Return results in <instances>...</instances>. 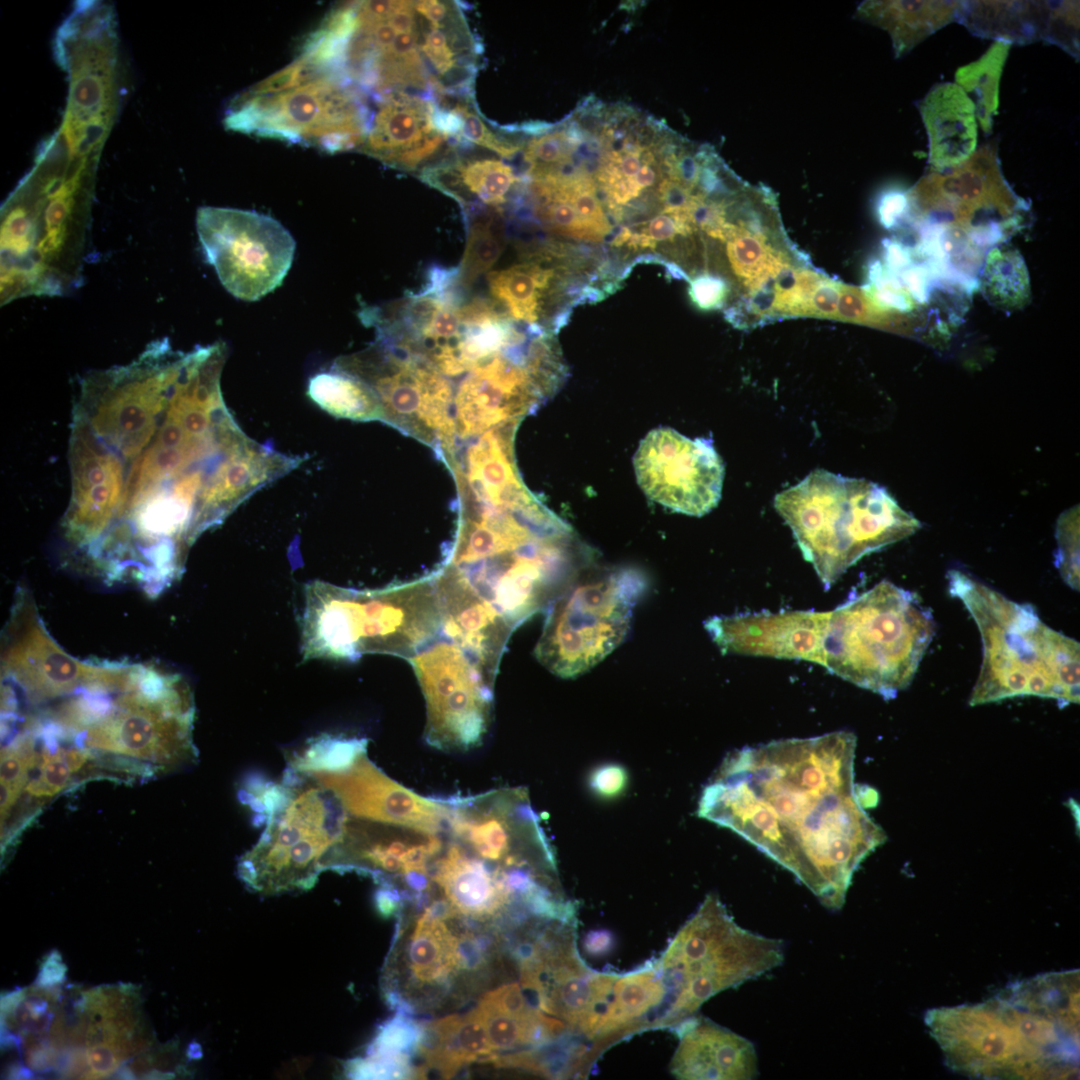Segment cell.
I'll return each mask as SVG.
<instances>
[{"instance_id":"obj_1","label":"cell","mask_w":1080,"mask_h":1080,"mask_svg":"<svg viewBox=\"0 0 1080 1080\" xmlns=\"http://www.w3.org/2000/svg\"><path fill=\"white\" fill-rule=\"evenodd\" d=\"M227 356L223 341L183 352L162 338L81 377L60 522L69 564L156 597L205 531L276 479L272 450L247 437L224 402Z\"/></svg>"},{"instance_id":"obj_2","label":"cell","mask_w":1080,"mask_h":1080,"mask_svg":"<svg viewBox=\"0 0 1080 1080\" xmlns=\"http://www.w3.org/2000/svg\"><path fill=\"white\" fill-rule=\"evenodd\" d=\"M856 736L836 731L729 753L705 785L699 817L737 833L840 909L860 864L886 840L867 812L877 792L854 781Z\"/></svg>"},{"instance_id":"obj_3","label":"cell","mask_w":1080,"mask_h":1080,"mask_svg":"<svg viewBox=\"0 0 1080 1080\" xmlns=\"http://www.w3.org/2000/svg\"><path fill=\"white\" fill-rule=\"evenodd\" d=\"M433 573L442 634L488 671L512 633L577 578L555 527L508 502L460 508L453 546Z\"/></svg>"},{"instance_id":"obj_4","label":"cell","mask_w":1080,"mask_h":1080,"mask_svg":"<svg viewBox=\"0 0 1080 1080\" xmlns=\"http://www.w3.org/2000/svg\"><path fill=\"white\" fill-rule=\"evenodd\" d=\"M42 157L1 209V305L65 296L83 283L90 254L94 169Z\"/></svg>"},{"instance_id":"obj_5","label":"cell","mask_w":1080,"mask_h":1080,"mask_svg":"<svg viewBox=\"0 0 1080 1080\" xmlns=\"http://www.w3.org/2000/svg\"><path fill=\"white\" fill-rule=\"evenodd\" d=\"M955 1072L978 1079H1067L1078 1075L1079 1026L1006 989L977 1004L924 1017Z\"/></svg>"},{"instance_id":"obj_6","label":"cell","mask_w":1080,"mask_h":1080,"mask_svg":"<svg viewBox=\"0 0 1080 1080\" xmlns=\"http://www.w3.org/2000/svg\"><path fill=\"white\" fill-rule=\"evenodd\" d=\"M948 590L974 619L982 662L970 706L1037 696L1059 706L1080 700V645L1046 625L1029 604H1019L968 574L949 570Z\"/></svg>"},{"instance_id":"obj_7","label":"cell","mask_w":1080,"mask_h":1080,"mask_svg":"<svg viewBox=\"0 0 1080 1080\" xmlns=\"http://www.w3.org/2000/svg\"><path fill=\"white\" fill-rule=\"evenodd\" d=\"M359 318L376 339L460 376L518 344L523 330L489 297L458 282L457 269L432 266L415 292L364 305Z\"/></svg>"},{"instance_id":"obj_8","label":"cell","mask_w":1080,"mask_h":1080,"mask_svg":"<svg viewBox=\"0 0 1080 1080\" xmlns=\"http://www.w3.org/2000/svg\"><path fill=\"white\" fill-rule=\"evenodd\" d=\"M304 592V660L356 661L364 654L409 660L442 631L434 573L372 590L315 580Z\"/></svg>"},{"instance_id":"obj_9","label":"cell","mask_w":1080,"mask_h":1080,"mask_svg":"<svg viewBox=\"0 0 1080 1080\" xmlns=\"http://www.w3.org/2000/svg\"><path fill=\"white\" fill-rule=\"evenodd\" d=\"M774 507L826 590L861 558L921 526L884 487L824 469L778 493Z\"/></svg>"},{"instance_id":"obj_10","label":"cell","mask_w":1080,"mask_h":1080,"mask_svg":"<svg viewBox=\"0 0 1080 1080\" xmlns=\"http://www.w3.org/2000/svg\"><path fill=\"white\" fill-rule=\"evenodd\" d=\"M934 633L918 595L883 580L830 611L824 667L893 699L912 682Z\"/></svg>"},{"instance_id":"obj_11","label":"cell","mask_w":1080,"mask_h":1080,"mask_svg":"<svg viewBox=\"0 0 1080 1080\" xmlns=\"http://www.w3.org/2000/svg\"><path fill=\"white\" fill-rule=\"evenodd\" d=\"M288 775L262 787L265 829L237 863L239 879L265 896L313 888L349 816L331 790L291 769Z\"/></svg>"},{"instance_id":"obj_12","label":"cell","mask_w":1080,"mask_h":1080,"mask_svg":"<svg viewBox=\"0 0 1080 1080\" xmlns=\"http://www.w3.org/2000/svg\"><path fill=\"white\" fill-rule=\"evenodd\" d=\"M780 940L739 926L716 894H708L653 965L665 987L660 1027L676 1028L711 997L780 966Z\"/></svg>"},{"instance_id":"obj_13","label":"cell","mask_w":1080,"mask_h":1080,"mask_svg":"<svg viewBox=\"0 0 1080 1080\" xmlns=\"http://www.w3.org/2000/svg\"><path fill=\"white\" fill-rule=\"evenodd\" d=\"M368 95L343 73L323 69L287 89H247L229 104L233 131L314 146L329 153L361 148L372 120Z\"/></svg>"},{"instance_id":"obj_14","label":"cell","mask_w":1080,"mask_h":1080,"mask_svg":"<svg viewBox=\"0 0 1080 1080\" xmlns=\"http://www.w3.org/2000/svg\"><path fill=\"white\" fill-rule=\"evenodd\" d=\"M645 587L632 570L577 576L549 606L537 660L561 678L590 670L624 641Z\"/></svg>"},{"instance_id":"obj_15","label":"cell","mask_w":1080,"mask_h":1080,"mask_svg":"<svg viewBox=\"0 0 1080 1080\" xmlns=\"http://www.w3.org/2000/svg\"><path fill=\"white\" fill-rule=\"evenodd\" d=\"M908 194L910 210L920 219L955 220L977 246L1003 241L1028 210L1004 179L995 143L976 149L959 166L932 170Z\"/></svg>"},{"instance_id":"obj_16","label":"cell","mask_w":1080,"mask_h":1080,"mask_svg":"<svg viewBox=\"0 0 1080 1080\" xmlns=\"http://www.w3.org/2000/svg\"><path fill=\"white\" fill-rule=\"evenodd\" d=\"M196 229L206 261L235 298L257 301L279 287L296 243L271 216L252 210L200 207Z\"/></svg>"},{"instance_id":"obj_17","label":"cell","mask_w":1080,"mask_h":1080,"mask_svg":"<svg viewBox=\"0 0 1080 1080\" xmlns=\"http://www.w3.org/2000/svg\"><path fill=\"white\" fill-rule=\"evenodd\" d=\"M333 367L373 390L383 422L433 447L449 429L452 383L424 359L375 339L367 348L337 358Z\"/></svg>"},{"instance_id":"obj_18","label":"cell","mask_w":1080,"mask_h":1080,"mask_svg":"<svg viewBox=\"0 0 1080 1080\" xmlns=\"http://www.w3.org/2000/svg\"><path fill=\"white\" fill-rule=\"evenodd\" d=\"M408 661L425 699L427 744L448 752L480 746L492 721L494 687L466 653L440 634Z\"/></svg>"},{"instance_id":"obj_19","label":"cell","mask_w":1080,"mask_h":1080,"mask_svg":"<svg viewBox=\"0 0 1080 1080\" xmlns=\"http://www.w3.org/2000/svg\"><path fill=\"white\" fill-rule=\"evenodd\" d=\"M567 244L543 241L520 247L519 260L487 274L488 296L531 333L553 334L583 299L577 287L579 261Z\"/></svg>"},{"instance_id":"obj_20","label":"cell","mask_w":1080,"mask_h":1080,"mask_svg":"<svg viewBox=\"0 0 1080 1080\" xmlns=\"http://www.w3.org/2000/svg\"><path fill=\"white\" fill-rule=\"evenodd\" d=\"M633 465L647 497L674 512L700 517L720 501L724 465L711 440L659 427L642 439Z\"/></svg>"},{"instance_id":"obj_21","label":"cell","mask_w":1080,"mask_h":1080,"mask_svg":"<svg viewBox=\"0 0 1080 1080\" xmlns=\"http://www.w3.org/2000/svg\"><path fill=\"white\" fill-rule=\"evenodd\" d=\"M430 899L421 904L423 911L414 921L401 915L383 967L384 996L402 1012H412L417 993L416 999L427 993L429 1000L445 992L460 974H470L460 949L461 931L448 923L452 915L435 912Z\"/></svg>"},{"instance_id":"obj_22","label":"cell","mask_w":1080,"mask_h":1080,"mask_svg":"<svg viewBox=\"0 0 1080 1080\" xmlns=\"http://www.w3.org/2000/svg\"><path fill=\"white\" fill-rule=\"evenodd\" d=\"M443 846L444 832L348 816L325 869L355 871L372 877L379 886L397 887L410 872L429 874Z\"/></svg>"},{"instance_id":"obj_23","label":"cell","mask_w":1080,"mask_h":1080,"mask_svg":"<svg viewBox=\"0 0 1080 1080\" xmlns=\"http://www.w3.org/2000/svg\"><path fill=\"white\" fill-rule=\"evenodd\" d=\"M331 790L351 817L443 833L445 799L423 797L397 783L360 754L348 767L304 774Z\"/></svg>"},{"instance_id":"obj_24","label":"cell","mask_w":1080,"mask_h":1080,"mask_svg":"<svg viewBox=\"0 0 1080 1080\" xmlns=\"http://www.w3.org/2000/svg\"><path fill=\"white\" fill-rule=\"evenodd\" d=\"M829 612L761 611L714 616L704 627L722 654L805 660L824 666Z\"/></svg>"},{"instance_id":"obj_25","label":"cell","mask_w":1080,"mask_h":1080,"mask_svg":"<svg viewBox=\"0 0 1080 1080\" xmlns=\"http://www.w3.org/2000/svg\"><path fill=\"white\" fill-rule=\"evenodd\" d=\"M371 100L375 107L360 150L390 167L422 171L450 138L430 95L392 92Z\"/></svg>"},{"instance_id":"obj_26","label":"cell","mask_w":1080,"mask_h":1080,"mask_svg":"<svg viewBox=\"0 0 1080 1080\" xmlns=\"http://www.w3.org/2000/svg\"><path fill=\"white\" fill-rule=\"evenodd\" d=\"M419 18V48L433 97L472 98L479 44L459 5L452 1L414 2Z\"/></svg>"},{"instance_id":"obj_27","label":"cell","mask_w":1080,"mask_h":1080,"mask_svg":"<svg viewBox=\"0 0 1080 1080\" xmlns=\"http://www.w3.org/2000/svg\"><path fill=\"white\" fill-rule=\"evenodd\" d=\"M679 1044L671 1073L682 1080H749L758 1058L748 1039L706 1018L692 1017L675 1028Z\"/></svg>"},{"instance_id":"obj_28","label":"cell","mask_w":1080,"mask_h":1080,"mask_svg":"<svg viewBox=\"0 0 1080 1080\" xmlns=\"http://www.w3.org/2000/svg\"><path fill=\"white\" fill-rule=\"evenodd\" d=\"M928 136V162L943 171L964 163L976 150L978 123L972 100L956 83L935 85L919 103Z\"/></svg>"},{"instance_id":"obj_29","label":"cell","mask_w":1080,"mask_h":1080,"mask_svg":"<svg viewBox=\"0 0 1080 1080\" xmlns=\"http://www.w3.org/2000/svg\"><path fill=\"white\" fill-rule=\"evenodd\" d=\"M420 178L454 198L463 211H503L519 182L513 168L494 158H444L421 171Z\"/></svg>"},{"instance_id":"obj_30","label":"cell","mask_w":1080,"mask_h":1080,"mask_svg":"<svg viewBox=\"0 0 1080 1080\" xmlns=\"http://www.w3.org/2000/svg\"><path fill=\"white\" fill-rule=\"evenodd\" d=\"M417 1052L425 1069H435L444 1078H451L467 1064L491 1062L496 1056L476 1007L465 1015L451 1014L422 1025Z\"/></svg>"},{"instance_id":"obj_31","label":"cell","mask_w":1080,"mask_h":1080,"mask_svg":"<svg viewBox=\"0 0 1080 1080\" xmlns=\"http://www.w3.org/2000/svg\"><path fill=\"white\" fill-rule=\"evenodd\" d=\"M962 1H864L855 16L888 32L896 58L958 21Z\"/></svg>"},{"instance_id":"obj_32","label":"cell","mask_w":1080,"mask_h":1080,"mask_svg":"<svg viewBox=\"0 0 1080 1080\" xmlns=\"http://www.w3.org/2000/svg\"><path fill=\"white\" fill-rule=\"evenodd\" d=\"M1051 1H962L958 22L972 34L1018 44L1046 40Z\"/></svg>"},{"instance_id":"obj_33","label":"cell","mask_w":1080,"mask_h":1080,"mask_svg":"<svg viewBox=\"0 0 1080 1080\" xmlns=\"http://www.w3.org/2000/svg\"><path fill=\"white\" fill-rule=\"evenodd\" d=\"M307 395L332 416L354 421H382L380 402L359 378L335 367L310 377Z\"/></svg>"},{"instance_id":"obj_34","label":"cell","mask_w":1080,"mask_h":1080,"mask_svg":"<svg viewBox=\"0 0 1080 1080\" xmlns=\"http://www.w3.org/2000/svg\"><path fill=\"white\" fill-rule=\"evenodd\" d=\"M465 214L466 247L457 269L459 284L466 290L491 272L506 244L503 211L474 209Z\"/></svg>"},{"instance_id":"obj_35","label":"cell","mask_w":1080,"mask_h":1080,"mask_svg":"<svg viewBox=\"0 0 1080 1080\" xmlns=\"http://www.w3.org/2000/svg\"><path fill=\"white\" fill-rule=\"evenodd\" d=\"M1012 44L996 40L976 61L957 69L955 81L975 107L977 122L985 135L992 131L999 105V84Z\"/></svg>"},{"instance_id":"obj_36","label":"cell","mask_w":1080,"mask_h":1080,"mask_svg":"<svg viewBox=\"0 0 1080 1080\" xmlns=\"http://www.w3.org/2000/svg\"><path fill=\"white\" fill-rule=\"evenodd\" d=\"M978 284L988 301L1004 309L1023 307L1031 295L1024 259L1009 246H998L989 251Z\"/></svg>"},{"instance_id":"obj_37","label":"cell","mask_w":1080,"mask_h":1080,"mask_svg":"<svg viewBox=\"0 0 1080 1080\" xmlns=\"http://www.w3.org/2000/svg\"><path fill=\"white\" fill-rule=\"evenodd\" d=\"M364 737L324 733L287 752L288 769L300 774L338 771L366 752Z\"/></svg>"},{"instance_id":"obj_38","label":"cell","mask_w":1080,"mask_h":1080,"mask_svg":"<svg viewBox=\"0 0 1080 1080\" xmlns=\"http://www.w3.org/2000/svg\"><path fill=\"white\" fill-rule=\"evenodd\" d=\"M4 743L1 750V823L25 789L40 759L35 738L25 730H15Z\"/></svg>"},{"instance_id":"obj_39","label":"cell","mask_w":1080,"mask_h":1080,"mask_svg":"<svg viewBox=\"0 0 1080 1080\" xmlns=\"http://www.w3.org/2000/svg\"><path fill=\"white\" fill-rule=\"evenodd\" d=\"M473 98H448L439 102V107L450 109L459 119L456 140L469 142L489 149L501 157H512L519 146L491 129L473 106Z\"/></svg>"},{"instance_id":"obj_40","label":"cell","mask_w":1080,"mask_h":1080,"mask_svg":"<svg viewBox=\"0 0 1080 1080\" xmlns=\"http://www.w3.org/2000/svg\"><path fill=\"white\" fill-rule=\"evenodd\" d=\"M34 776L29 779L24 791L33 798H47L59 793L68 784L75 773L66 754V748L60 744L54 748L42 747Z\"/></svg>"},{"instance_id":"obj_41","label":"cell","mask_w":1080,"mask_h":1080,"mask_svg":"<svg viewBox=\"0 0 1080 1080\" xmlns=\"http://www.w3.org/2000/svg\"><path fill=\"white\" fill-rule=\"evenodd\" d=\"M1057 552L1055 564L1062 579L1079 591V512L1074 507L1061 514L1056 527Z\"/></svg>"},{"instance_id":"obj_42","label":"cell","mask_w":1080,"mask_h":1080,"mask_svg":"<svg viewBox=\"0 0 1080 1080\" xmlns=\"http://www.w3.org/2000/svg\"><path fill=\"white\" fill-rule=\"evenodd\" d=\"M422 1025L403 1015H398L379 1028L368 1047L367 1053L384 1055H411L416 1052Z\"/></svg>"},{"instance_id":"obj_43","label":"cell","mask_w":1080,"mask_h":1080,"mask_svg":"<svg viewBox=\"0 0 1080 1080\" xmlns=\"http://www.w3.org/2000/svg\"><path fill=\"white\" fill-rule=\"evenodd\" d=\"M1046 42L1055 44L1078 59L1079 2L1051 1Z\"/></svg>"},{"instance_id":"obj_44","label":"cell","mask_w":1080,"mask_h":1080,"mask_svg":"<svg viewBox=\"0 0 1080 1080\" xmlns=\"http://www.w3.org/2000/svg\"><path fill=\"white\" fill-rule=\"evenodd\" d=\"M862 288L841 285L836 318L854 323L873 324L887 317Z\"/></svg>"},{"instance_id":"obj_45","label":"cell","mask_w":1080,"mask_h":1080,"mask_svg":"<svg viewBox=\"0 0 1080 1080\" xmlns=\"http://www.w3.org/2000/svg\"><path fill=\"white\" fill-rule=\"evenodd\" d=\"M729 285L720 276L702 272L689 279L688 295L696 308L712 311L722 308L729 296Z\"/></svg>"},{"instance_id":"obj_46","label":"cell","mask_w":1080,"mask_h":1080,"mask_svg":"<svg viewBox=\"0 0 1080 1080\" xmlns=\"http://www.w3.org/2000/svg\"><path fill=\"white\" fill-rule=\"evenodd\" d=\"M909 213L910 198L908 191L889 190L884 192L877 201V218L885 229L890 230L897 227Z\"/></svg>"},{"instance_id":"obj_47","label":"cell","mask_w":1080,"mask_h":1080,"mask_svg":"<svg viewBox=\"0 0 1080 1080\" xmlns=\"http://www.w3.org/2000/svg\"><path fill=\"white\" fill-rule=\"evenodd\" d=\"M627 775L618 765H604L596 769L590 777L592 790L601 797L609 798L620 794L626 786Z\"/></svg>"},{"instance_id":"obj_48","label":"cell","mask_w":1080,"mask_h":1080,"mask_svg":"<svg viewBox=\"0 0 1080 1080\" xmlns=\"http://www.w3.org/2000/svg\"><path fill=\"white\" fill-rule=\"evenodd\" d=\"M841 285L828 277H824L812 294L810 316L836 318Z\"/></svg>"},{"instance_id":"obj_49","label":"cell","mask_w":1080,"mask_h":1080,"mask_svg":"<svg viewBox=\"0 0 1080 1080\" xmlns=\"http://www.w3.org/2000/svg\"><path fill=\"white\" fill-rule=\"evenodd\" d=\"M883 253L884 266L897 276L914 261L912 246L898 240H883Z\"/></svg>"},{"instance_id":"obj_50","label":"cell","mask_w":1080,"mask_h":1080,"mask_svg":"<svg viewBox=\"0 0 1080 1080\" xmlns=\"http://www.w3.org/2000/svg\"><path fill=\"white\" fill-rule=\"evenodd\" d=\"M656 180L657 172L650 165L649 161L645 164H642L641 168L639 169L638 173L634 178L635 184L642 192L644 190H647L648 188L653 187L656 183Z\"/></svg>"},{"instance_id":"obj_51","label":"cell","mask_w":1080,"mask_h":1080,"mask_svg":"<svg viewBox=\"0 0 1080 1080\" xmlns=\"http://www.w3.org/2000/svg\"><path fill=\"white\" fill-rule=\"evenodd\" d=\"M609 938L607 934H591L587 939V949L590 952H600L607 947Z\"/></svg>"}]
</instances>
